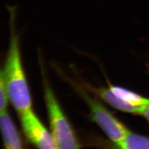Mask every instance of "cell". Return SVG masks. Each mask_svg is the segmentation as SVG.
<instances>
[{"mask_svg": "<svg viewBox=\"0 0 149 149\" xmlns=\"http://www.w3.org/2000/svg\"><path fill=\"white\" fill-rule=\"evenodd\" d=\"M23 131L27 139L37 149H58L50 132L33 111L20 114Z\"/></svg>", "mask_w": 149, "mask_h": 149, "instance_id": "277c9868", "label": "cell"}, {"mask_svg": "<svg viewBox=\"0 0 149 149\" xmlns=\"http://www.w3.org/2000/svg\"><path fill=\"white\" fill-rule=\"evenodd\" d=\"M140 114L143 116L144 117L146 118L149 121V104L142 107L141 111L140 112Z\"/></svg>", "mask_w": 149, "mask_h": 149, "instance_id": "30bf717a", "label": "cell"}, {"mask_svg": "<svg viewBox=\"0 0 149 149\" xmlns=\"http://www.w3.org/2000/svg\"><path fill=\"white\" fill-rule=\"evenodd\" d=\"M81 95L88 104L91 119L96 123L107 136L116 144L120 143L129 132L101 103L79 88Z\"/></svg>", "mask_w": 149, "mask_h": 149, "instance_id": "3957f363", "label": "cell"}, {"mask_svg": "<svg viewBox=\"0 0 149 149\" xmlns=\"http://www.w3.org/2000/svg\"><path fill=\"white\" fill-rule=\"evenodd\" d=\"M8 102L10 100L5 84L0 78V112L7 111Z\"/></svg>", "mask_w": 149, "mask_h": 149, "instance_id": "9c48e42d", "label": "cell"}, {"mask_svg": "<svg viewBox=\"0 0 149 149\" xmlns=\"http://www.w3.org/2000/svg\"><path fill=\"white\" fill-rule=\"evenodd\" d=\"M44 98L50 132L58 149H80V144L72 127L47 82H45Z\"/></svg>", "mask_w": 149, "mask_h": 149, "instance_id": "7a4b0ae2", "label": "cell"}, {"mask_svg": "<svg viewBox=\"0 0 149 149\" xmlns=\"http://www.w3.org/2000/svg\"><path fill=\"white\" fill-rule=\"evenodd\" d=\"M117 145L120 149H149V138L129 130L122 140Z\"/></svg>", "mask_w": 149, "mask_h": 149, "instance_id": "ba28073f", "label": "cell"}, {"mask_svg": "<svg viewBox=\"0 0 149 149\" xmlns=\"http://www.w3.org/2000/svg\"><path fill=\"white\" fill-rule=\"evenodd\" d=\"M0 125L4 149H24L19 134L7 110L1 112Z\"/></svg>", "mask_w": 149, "mask_h": 149, "instance_id": "5b68a950", "label": "cell"}, {"mask_svg": "<svg viewBox=\"0 0 149 149\" xmlns=\"http://www.w3.org/2000/svg\"><path fill=\"white\" fill-rule=\"evenodd\" d=\"M92 90L104 101L118 110L128 113L140 114L142 107L135 106L123 100L116 95L109 88L102 87L96 89L92 88Z\"/></svg>", "mask_w": 149, "mask_h": 149, "instance_id": "8992f818", "label": "cell"}, {"mask_svg": "<svg viewBox=\"0 0 149 149\" xmlns=\"http://www.w3.org/2000/svg\"><path fill=\"white\" fill-rule=\"evenodd\" d=\"M109 88L118 97L135 106L141 108L149 104V99L125 88L113 85Z\"/></svg>", "mask_w": 149, "mask_h": 149, "instance_id": "52a82bcc", "label": "cell"}, {"mask_svg": "<svg viewBox=\"0 0 149 149\" xmlns=\"http://www.w3.org/2000/svg\"><path fill=\"white\" fill-rule=\"evenodd\" d=\"M7 8L10 16V42L0 78L5 84L10 102L20 115L32 111V98L22 63L19 37L16 29V7L10 6Z\"/></svg>", "mask_w": 149, "mask_h": 149, "instance_id": "6da1fadb", "label": "cell"}]
</instances>
